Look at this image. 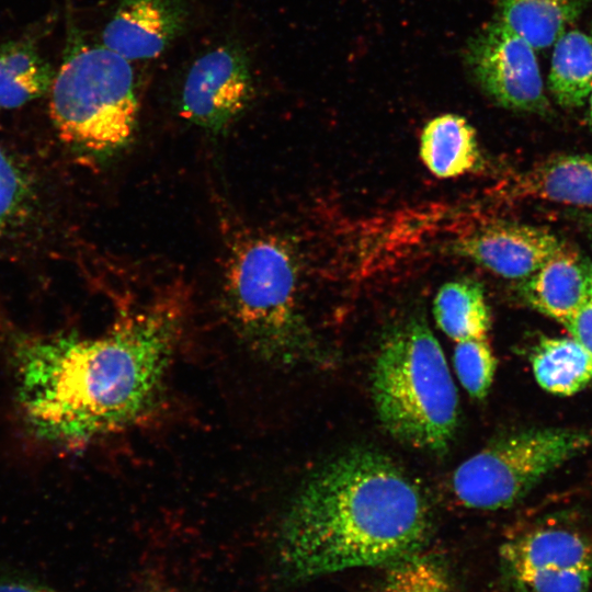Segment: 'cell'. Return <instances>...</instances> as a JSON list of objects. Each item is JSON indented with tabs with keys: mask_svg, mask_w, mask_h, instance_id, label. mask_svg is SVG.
Here are the masks:
<instances>
[{
	"mask_svg": "<svg viewBox=\"0 0 592 592\" xmlns=\"http://www.w3.org/2000/svg\"><path fill=\"white\" fill-rule=\"evenodd\" d=\"M178 334L167 311H148L96 338L61 334L19 343L18 400L42 440L78 444L146 412L161 387Z\"/></svg>",
	"mask_w": 592,
	"mask_h": 592,
	"instance_id": "1",
	"label": "cell"
},
{
	"mask_svg": "<svg viewBox=\"0 0 592 592\" xmlns=\"http://www.w3.org/2000/svg\"><path fill=\"white\" fill-rule=\"evenodd\" d=\"M431 531L418 486L386 455L349 451L301 486L281 523V578L300 582L353 568L388 566L423 549Z\"/></svg>",
	"mask_w": 592,
	"mask_h": 592,
	"instance_id": "2",
	"label": "cell"
},
{
	"mask_svg": "<svg viewBox=\"0 0 592 592\" xmlns=\"http://www.w3.org/2000/svg\"><path fill=\"white\" fill-rule=\"evenodd\" d=\"M377 417L396 440L441 452L459 419L458 395L443 350L420 317L386 334L372 369Z\"/></svg>",
	"mask_w": 592,
	"mask_h": 592,
	"instance_id": "3",
	"label": "cell"
},
{
	"mask_svg": "<svg viewBox=\"0 0 592 592\" xmlns=\"http://www.w3.org/2000/svg\"><path fill=\"white\" fill-rule=\"evenodd\" d=\"M229 320L247 348L278 366L293 365L308 351L298 310V265L291 244L257 234L235 244L224 280Z\"/></svg>",
	"mask_w": 592,
	"mask_h": 592,
	"instance_id": "4",
	"label": "cell"
},
{
	"mask_svg": "<svg viewBox=\"0 0 592 592\" xmlns=\"http://www.w3.org/2000/svg\"><path fill=\"white\" fill-rule=\"evenodd\" d=\"M137 113L129 60L104 45L72 41L50 88L49 114L61 140L92 155L113 153L129 141Z\"/></svg>",
	"mask_w": 592,
	"mask_h": 592,
	"instance_id": "5",
	"label": "cell"
},
{
	"mask_svg": "<svg viewBox=\"0 0 592 592\" xmlns=\"http://www.w3.org/2000/svg\"><path fill=\"white\" fill-rule=\"evenodd\" d=\"M592 446V433L539 428L491 442L455 470L454 493L465 506L497 510L522 499L547 474Z\"/></svg>",
	"mask_w": 592,
	"mask_h": 592,
	"instance_id": "6",
	"label": "cell"
},
{
	"mask_svg": "<svg viewBox=\"0 0 592 592\" xmlns=\"http://www.w3.org/2000/svg\"><path fill=\"white\" fill-rule=\"evenodd\" d=\"M466 60L482 90L501 106L540 115L549 112L535 49L499 20L471 38Z\"/></svg>",
	"mask_w": 592,
	"mask_h": 592,
	"instance_id": "7",
	"label": "cell"
},
{
	"mask_svg": "<svg viewBox=\"0 0 592 592\" xmlns=\"http://www.w3.org/2000/svg\"><path fill=\"white\" fill-rule=\"evenodd\" d=\"M253 80L246 52L224 44L198 57L182 88V116L213 134L228 128L249 105Z\"/></svg>",
	"mask_w": 592,
	"mask_h": 592,
	"instance_id": "8",
	"label": "cell"
},
{
	"mask_svg": "<svg viewBox=\"0 0 592 592\" xmlns=\"http://www.w3.org/2000/svg\"><path fill=\"white\" fill-rule=\"evenodd\" d=\"M449 248L502 277L521 281L568 247L546 228L497 221L455 239Z\"/></svg>",
	"mask_w": 592,
	"mask_h": 592,
	"instance_id": "9",
	"label": "cell"
},
{
	"mask_svg": "<svg viewBox=\"0 0 592 592\" xmlns=\"http://www.w3.org/2000/svg\"><path fill=\"white\" fill-rule=\"evenodd\" d=\"M185 0H119L102 44L127 60L159 56L187 23Z\"/></svg>",
	"mask_w": 592,
	"mask_h": 592,
	"instance_id": "10",
	"label": "cell"
},
{
	"mask_svg": "<svg viewBox=\"0 0 592 592\" xmlns=\"http://www.w3.org/2000/svg\"><path fill=\"white\" fill-rule=\"evenodd\" d=\"M500 560L509 581L562 568L592 569V540L559 526H540L508 538Z\"/></svg>",
	"mask_w": 592,
	"mask_h": 592,
	"instance_id": "11",
	"label": "cell"
},
{
	"mask_svg": "<svg viewBox=\"0 0 592 592\" xmlns=\"http://www.w3.org/2000/svg\"><path fill=\"white\" fill-rule=\"evenodd\" d=\"M589 262L567 248L521 280L517 294L527 306L566 327L585 299Z\"/></svg>",
	"mask_w": 592,
	"mask_h": 592,
	"instance_id": "12",
	"label": "cell"
},
{
	"mask_svg": "<svg viewBox=\"0 0 592 592\" xmlns=\"http://www.w3.org/2000/svg\"><path fill=\"white\" fill-rule=\"evenodd\" d=\"M511 193L592 208V155L568 153L542 160L516 175Z\"/></svg>",
	"mask_w": 592,
	"mask_h": 592,
	"instance_id": "13",
	"label": "cell"
},
{
	"mask_svg": "<svg viewBox=\"0 0 592 592\" xmlns=\"http://www.w3.org/2000/svg\"><path fill=\"white\" fill-rule=\"evenodd\" d=\"M420 157L437 178L449 179L471 172L481 162L476 130L460 115L436 116L422 129Z\"/></svg>",
	"mask_w": 592,
	"mask_h": 592,
	"instance_id": "14",
	"label": "cell"
},
{
	"mask_svg": "<svg viewBox=\"0 0 592 592\" xmlns=\"http://www.w3.org/2000/svg\"><path fill=\"white\" fill-rule=\"evenodd\" d=\"M590 0H498L499 21L534 49L547 48L584 12Z\"/></svg>",
	"mask_w": 592,
	"mask_h": 592,
	"instance_id": "15",
	"label": "cell"
},
{
	"mask_svg": "<svg viewBox=\"0 0 592 592\" xmlns=\"http://www.w3.org/2000/svg\"><path fill=\"white\" fill-rule=\"evenodd\" d=\"M56 71L26 38L0 45V107H20L50 90Z\"/></svg>",
	"mask_w": 592,
	"mask_h": 592,
	"instance_id": "16",
	"label": "cell"
},
{
	"mask_svg": "<svg viewBox=\"0 0 592 592\" xmlns=\"http://www.w3.org/2000/svg\"><path fill=\"white\" fill-rule=\"evenodd\" d=\"M548 86L563 109L587 103L592 91V34L568 30L555 42Z\"/></svg>",
	"mask_w": 592,
	"mask_h": 592,
	"instance_id": "17",
	"label": "cell"
},
{
	"mask_svg": "<svg viewBox=\"0 0 592 592\" xmlns=\"http://www.w3.org/2000/svg\"><path fill=\"white\" fill-rule=\"evenodd\" d=\"M433 315L440 329L456 342L485 339L491 326L483 287L471 278L441 286L433 301Z\"/></svg>",
	"mask_w": 592,
	"mask_h": 592,
	"instance_id": "18",
	"label": "cell"
},
{
	"mask_svg": "<svg viewBox=\"0 0 592 592\" xmlns=\"http://www.w3.org/2000/svg\"><path fill=\"white\" fill-rule=\"evenodd\" d=\"M531 362L538 385L555 395H573L592 382V361L571 337L543 338Z\"/></svg>",
	"mask_w": 592,
	"mask_h": 592,
	"instance_id": "19",
	"label": "cell"
},
{
	"mask_svg": "<svg viewBox=\"0 0 592 592\" xmlns=\"http://www.w3.org/2000/svg\"><path fill=\"white\" fill-rule=\"evenodd\" d=\"M380 592H455L444 562L422 550L387 566Z\"/></svg>",
	"mask_w": 592,
	"mask_h": 592,
	"instance_id": "20",
	"label": "cell"
},
{
	"mask_svg": "<svg viewBox=\"0 0 592 592\" xmlns=\"http://www.w3.org/2000/svg\"><path fill=\"white\" fill-rule=\"evenodd\" d=\"M32 202L33 187L29 177L0 146V236L26 217Z\"/></svg>",
	"mask_w": 592,
	"mask_h": 592,
	"instance_id": "21",
	"label": "cell"
},
{
	"mask_svg": "<svg viewBox=\"0 0 592 592\" xmlns=\"http://www.w3.org/2000/svg\"><path fill=\"white\" fill-rule=\"evenodd\" d=\"M458 379L467 392L482 399L492 385L497 361L487 339L458 341L454 351Z\"/></svg>",
	"mask_w": 592,
	"mask_h": 592,
	"instance_id": "22",
	"label": "cell"
},
{
	"mask_svg": "<svg viewBox=\"0 0 592 592\" xmlns=\"http://www.w3.org/2000/svg\"><path fill=\"white\" fill-rule=\"evenodd\" d=\"M591 568H562L531 573L511 582L517 592H587Z\"/></svg>",
	"mask_w": 592,
	"mask_h": 592,
	"instance_id": "23",
	"label": "cell"
},
{
	"mask_svg": "<svg viewBox=\"0 0 592 592\" xmlns=\"http://www.w3.org/2000/svg\"><path fill=\"white\" fill-rule=\"evenodd\" d=\"M589 288L585 299L576 315L566 325L573 338L589 354L592 361V261L589 262Z\"/></svg>",
	"mask_w": 592,
	"mask_h": 592,
	"instance_id": "24",
	"label": "cell"
},
{
	"mask_svg": "<svg viewBox=\"0 0 592 592\" xmlns=\"http://www.w3.org/2000/svg\"><path fill=\"white\" fill-rule=\"evenodd\" d=\"M0 592H60L19 576L0 573Z\"/></svg>",
	"mask_w": 592,
	"mask_h": 592,
	"instance_id": "25",
	"label": "cell"
},
{
	"mask_svg": "<svg viewBox=\"0 0 592 592\" xmlns=\"http://www.w3.org/2000/svg\"><path fill=\"white\" fill-rule=\"evenodd\" d=\"M582 227L585 231V235L592 246V212L583 214L581 217Z\"/></svg>",
	"mask_w": 592,
	"mask_h": 592,
	"instance_id": "26",
	"label": "cell"
},
{
	"mask_svg": "<svg viewBox=\"0 0 592 592\" xmlns=\"http://www.w3.org/2000/svg\"><path fill=\"white\" fill-rule=\"evenodd\" d=\"M587 102H589L588 118H589L590 126L592 127V91H591Z\"/></svg>",
	"mask_w": 592,
	"mask_h": 592,
	"instance_id": "27",
	"label": "cell"
},
{
	"mask_svg": "<svg viewBox=\"0 0 592 592\" xmlns=\"http://www.w3.org/2000/svg\"><path fill=\"white\" fill-rule=\"evenodd\" d=\"M140 592H168V591H163V590H156V589H155V590H152V589H150V590H144V591H140Z\"/></svg>",
	"mask_w": 592,
	"mask_h": 592,
	"instance_id": "28",
	"label": "cell"
}]
</instances>
